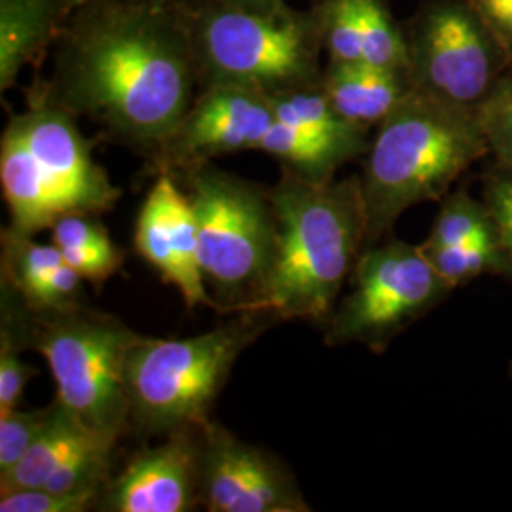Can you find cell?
Segmentation results:
<instances>
[{
    "label": "cell",
    "mask_w": 512,
    "mask_h": 512,
    "mask_svg": "<svg viewBox=\"0 0 512 512\" xmlns=\"http://www.w3.org/2000/svg\"><path fill=\"white\" fill-rule=\"evenodd\" d=\"M50 57L55 103L147 160L200 90L186 0H86Z\"/></svg>",
    "instance_id": "obj_1"
},
{
    "label": "cell",
    "mask_w": 512,
    "mask_h": 512,
    "mask_svg": "<svg viewBox=\"0 0 512 512\" xmlns=\"http://www.w3.org/2000/svg\"><path fill=\"white\" fill-rule=\"evenodd\" d=\"M270 198L277 220L274 266L243 313H264L275 323L325 325L365 249L361 177L313 183L281 167Z\"/></svg>",
    "instance_id": "obj_2"
},
{
    "label": "cell",
    "mask_w": 512,
    "mask_h": 512,
    "mask_svg": "<svg viewBox=\"0 0 512 512\" xmlns=\"http://www.w3.org/2000/svg\"><path fill=\"white\" fill-rule=\"evenodd\" d=\"M490 156L478 109L412 90L376 128L361 177L366 247L389 238L414 205L439 202Z\"/></svg>",
    "instance_id": "obj_3"
},
{
    "label": "cell",
    "mask_w": 512,
    "mask_h": 512,
    "mask_svg": "<svg viewBox=\"0 0 512 512\" xmlns=\"http://www.w3.org/2000/svg\"><path fill=\"white\" fill-rule=\"evenodd\" d=\"M0 186L14 232L37 236L71 213L103 215L122 190L93 158L73 112L48 95L40 74L25 88V110L0 137Z\"/></svg>",
    "instance_id": "obj_4"
},
{
    "label": "cell",
    "mask_w": 512,
    "mask_h": 512,
    "mask_svg": "<svg viewBox=\"0 0 512 512\" xmlns=\"http://www.w3.org/2000/svg\"><path fill=\"white\" fill-rule=\"evenodd\" d=\"M200 88L239 86L274 97L321 86L323 35L315 10L287 2L256 12L224 0H186Z\"/></svg>",
    "instance_id": "obj_5"
},
{
    "label": "cell",
    "mask_w": 512,
    "mask_h": 512,
    "mask_svg": "<svg viewBox=\"0 0 512 512\" xmlns=\"http://www.w3.org/2000/svg\"><path fill=\"white\" fill-rule=\"evenodd\" d=\"M230 323L188 338L141 336L126 365L129 427L165 437L209 420L239 355L275 321L264 313H234Z\"/></svg>",
    "instance_id": "obj_6"
},
{
    "label": "cell",
    "mask_w": 512,
    "mask_h": 512,
    "mask_svg": "<svg viewBox=\"0 0 512 512\" xmlns=\"http://www.w3.org/2000/svg\"><path fill=\"white\" fill-rule=\"evenodd\" d=\"M16 304L25 349H35L46 359L54 378L55 401L88 429L120 439L129 429V349L141 334L118 317L84 304L33 313L18 294Z\"/></svg>",
    "instance_id": "obj_7"
},
{
    "label": "cell",
    "mask_w": 512,
    "mask_h": 512,
    "mask_svg": "<svg viewBox=\"0 0 512 512\" xmlns=\"http://www.w3.org/2000/svg\"><path fill=\"white\" fill-rule=\"evenodd\" d=\"M198 228L200 268L220 313H243L262 291L277 253L270 188L213 162L181 173Z\"/></svg>",
    "instance_id": "obj_8"
},
{
    "label": "cell",
    "mask_w": 512,
    "mask_h": 512,
    "mask_svg": "<svg viewBox=\"0 0 512 512\" xmlns=\"http://www.w3.org/2000/svg\"><path fill=\"white\" fill-rule=\"evenodd\" d=\"M349 281L351 291L338 300L325 323V344H361L374 353H384L401 332L454 291L418 245L395 238L363 249Z\"/></svg>",
    "instance_id": "obj_9"
},
{
    "label": "cell",
    "mask_w": 512,
    "mask_h": 512,
    "mask_svg": "<svg viewBox=\"0 0 512 512\" xmlns=\"http://www.w3.org/2000/svg\"><path fill=\"white\" fill-rule=\"evenodd\" d=\"M401 25L414 90L440 101L480 109L512 65L471 0H418Z\"/></svg>",
    "instance_id": "obj_10"
},
{
    "label": "cell",
    "mask_w": 512,
    "mask_h": 512,
    "mask_svg": "<svg viewBox=\"0 0 512 512\" xmlns=\"http://www.w3.org/2000/svg\"><path fill=\"white\" fill-rule=\"evenodd\" d=\"M200 499L209 512H310L293 473L224 425H200Z\"/></svg>",
    "instance_id": "obj_11"
},
{
    "label": "cell",
    "mask_w": 512,
    "mask_h": 512,
    "mask_svg": "<svg viewBox=\"0 0 512 512\" xmlns=\"http://www.w3.org/2000/svg\"><path fill=\"white\" fill-rule=\"evenodd\" d=\"M272 124L268 95L239 86L200 88L181 124L148 158V173L175 177L219 156L258 150Z\"/></svg>",
    "instance_id": "obj_12"
},
{
    "label": "cell",
    "mask_w": 512,
    "mask_h": 512,
    "mask_svg": "<svg viewBox=\"0 0 512 512\" xmlns=\"http://www.w3.org/2000/svg\"><path fill=\"white\" fill-rule=\"evenodd\" d=\"M200 499V427L165 435L158 446L141 448L110 476L95 509L105 512H190Z\"/></svg>",
    "instance_id": "obj_13"
},
{
    "label": "cell",
    "mask_w": 512,
    "mask_h": 512,
    "mask_svg": "<svg viewBox=\"0 0 512 512\" xmlns=\"http://www.w3.org/2000/svg\"><path fill=\"white\" fill-rule=\"evenodd\" d=\"M327 61H355L406 71L403 25L387 0H310Z\"/></svg>",
    "instance_id": "obj_14"
},
{
    "label": "cell",
    "mask_w": 512,
    "mask_h": 512,
    "mask_svg": "<svg viewBox=\"0 0 512 512\" xmlns=\"http://www.w3.org/2000/svg\"><path fill=\"white\" fill-rule=\"evenodd\" d=\"M86 0H0V93L18 84L25 67L35 73L50 55L74 12Z\"/></svg>",
    "instance_id": "obj_15"
},
{
    "label": "cell",
    "mask_w": 512,
    "mask_h": 512,
    "mask_svg": "<svg viewBox=\"0 0 512 512\" xmlns=\"http://www.w3.org/2000/svg\"><path fill=\"white\" fill-rule=\"evenodd\" d=\"M321 90L334 110L359 128H378L414 90L403 69L355 61H327Z\"/></svg>",
    "instance_id": "obj_16"
},
{
    "label": "cell",
    "mask_w": 512,
    "mask_h": 512,
    "mask_svg": "<svg viewBox=\"0 0 512 512\" xmlns=\"http://www.w3.org/2000/svg\"><path fill=\"white\" fill-rule=\"evenodd\" d=\"M368 148L370 145L329 139L274 120L260 141L258 152L272 156L281 167L308 181L329 183L340 167L365 158Z\"/></svg>",
    "instance_id": "obj_17"
},
{
    "label": "cell",
    "mask_w": 512,
    "mask_h": 512,
    "mask_svg": "<svg viewBox=\"0 0 512 512\" xmlns=\"http://www.w3.org/2000/svg\"><path fill=\"white\" fill-rule=\"evenodd\" d=\"M99 435L54 399V414L31 450L19 459L18 465L0 475V492L40 488L63 467L67 459Z\"/></svg>",
    "instance_id": "obj_18"
},
{
    "label": "cell",
    "mask_w": 512,
    "mask_h": 512,
    "mask_svg": "<svg viewBox=\"0 0 512 512\" xmlns=\"http://www.w3.org/2000/svg\"><path fill=\"white\" fill-rule=\"evenodd\" d=\"M0 241L2 285L18 294L27 310L37 311L44 287L63 264V256L54 243H38L35 236L18 234L12 228L2 230Z\"/></svg>",
    "instance_id": "obj_19"
},
{
    "label": "cell",
    "mask_w": 512,
    "mask_h": 512,
    "mask_svg": "<svg viewBox=\"0 0 512 512\" xmlns=\"http://www.w3.org/2000/svg\"><path fill=\"white\" fill-rule=\"evenodd\" d=\"M469 241H503L490 205L471 196L467 188L442 198L439 215L423 247H448Z\"/></svg>",
    "instance_id": "obj_20"
},
{
    "label": "cell",
    "mask_w": 512,
    "mask_h": 512,
    "mask_svg": "<svg viewBox=\"0 0 512 512\" xmlns=\"http://www.w3.org/2000/svg\"><path fill=\"white\" fill-rule=\"evenodd\" d=\"M435 272L454 289L482 275L511 277L512 266L503 241H469L448 247L418 245Z\"/></svg>",
    "instance_id": "obj_21"
},
{
    "label": "cell",
    "mask_w": 512,
    "mask_h": 512,
    "mask_svg": "<svg viewBox=\"0 0 512 512\" xmlns=\"http://www.w3.org/2000/svg\"><path fill=\"white\" fill-rule=\"evenodd\" d=\"M25 349L19 327L16 296L2 285L0 294V414L18 408L29 380L37 370L21 357Z\"/></svg>",
    "instance_id": "obj_22"
},
{
    "label": "cell",
    "mask_w": 512,
    "mask_h": 512,
    "mask_svg": "<svg viewBox=\"0 0 512 512\" xmlns=\"http://www.w3.org/2000/svg\"><path fill=\"white\" fill-rule=\"evenodd\" d=\"M490 156L512 171V65L495 84L494 92L478 109Z\"/></svg>",
    "instance_id": "obj_23"
},
{
    "label": "cell",
    "mask_w": 512,
    "mask_h": 512,
    "mask_svg": "<svg viewBox=\"0 0 512 512\" xmlns=\"http://www.w3.org/2000/svg\"><path fill=\"white\" fill-rule=\"evenodd\" d=\"M54 414V403L38 410H12L0 414V475L18 465Z\"/></svg>",
    "instance_id": "obj_24"
},
{
    "label": "cell",
    "mask_w": 512,
    "mask_h": 512,
    "mask_svg": "<svg viewBox=\"0 0 512 512\" xmlns=\"http://www.w3.org/2000/svg\"><path fill=\"white\" fill-rule=\"evenodd\" d=\"M99 494H59L46 488L0 492V512H84L95 507Z\"/></svg>",
    "instance_id": "obj_25"
},
{
    "label": "cell",
    "mask_w": 512,
    "mask_h": 512,
    "mask_svg": "<svg viewBox=\"0 0 512 512\" xmlns=\"http://www.w3.org/2000/svg\"><path fill=\"white\" fill-rule=\"evenodd\" d=\"M63 260L73 268L84 281L99 285L116 274L124 264V253L112 239L97 241L59 251Z\"/></svg>",
    "instance_id": "obj_26"
},
{
    "label": "cell",
    "mask_w": 512,
    "mask_h": 512,
    "mask_svg": "<svg viewBox=\"0 0 512 512\" xmlns=\"http://www.w3.org/2000/svg\"><path fill=\"white\" fill-rule=\"evenodd\" d=\"M482 198L490 205L512 266V171L492 164L482 175Z\"/></svg>",
    "instance_id": "obj_27"
},
{
    "label": "cell",
    "mask_w": 512,
    "mask_h": 512,
    "mask_svg": "<svg viewBox=\"0 0 512 512\" xmlns=\"http://www.w3.org/2000/svg\"><path fill=\"white\" fill-rule=\"evenodd\" d=\"M512 61V0H471Z\"/></svg>",
    "instance_id": "obj_28"
},
{
    "label": "cell",
    "mask_w": 512,
    "mask_h": 512,
    "mask_svg": "<svg viewBox=\"0 0 512 512\" xmlns=\"http://www.w3.org/2000/svg\"><path fill=\"white\" fill-rule=\"evenodd\" d=\"M228 4H234L239 8H247V10H256V12H270L279 6H283L287 0H224Z\"/></svg>",
    "instance_id": "obj_29"
},
{
    "label": "cell",
    "mask_w": 512,
    "mask_h": 512,
    "mask_svg": "<svg viewBox=\"0 0 512 512\" xmlns=\"http://www.w3.org/2000/svg\"><path fill=\"white\" fill-rule=\"evenodd\" d=\"M511 374H512V365H511Z\"/></svg>",
    "instance_id": "obj_30"
}]
</instances>
